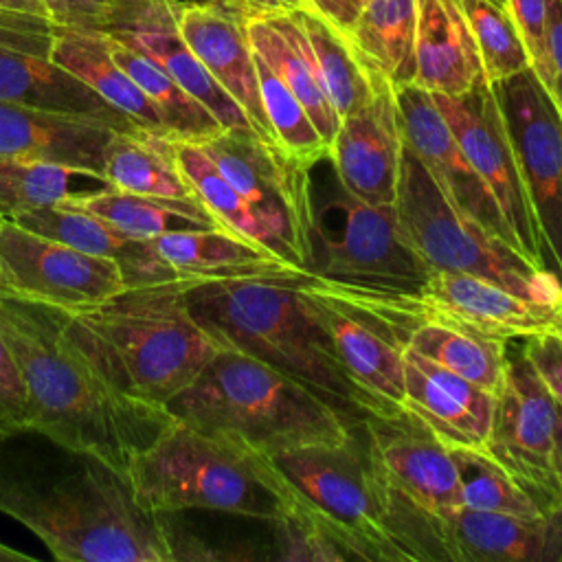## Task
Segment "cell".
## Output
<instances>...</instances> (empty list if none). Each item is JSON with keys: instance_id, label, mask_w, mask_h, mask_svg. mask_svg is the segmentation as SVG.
Here are the masks:
<instances>
[{"instance_id": "obj_3", "label": "cell", "mask_w": 562, "mask_h": 562, "mask_svg": "<svg viewBox=\"0 0 562 562\" xmlns=\"http://www.w3.org/2000/svg\"><path fill=\"white\" fill-rule=\"evenodd\" d=\"M72 474L44 481L0 470V512L61 562H176L182 536L140 507L123 472L79 454Z\"/></svg>"}, {"instance_id": "obj_17", "label": "cell", "mask_w": 562, "mask_h": 562, "mask_svg": "<svg viewBox=\"0 0 562 562\" xmlns=\"http://www.w3.org/2000/svg\"><path fill=\"white\" fill-rule=\"evenodd\" d=\"M369 70L371 97L340 119L327 160L349 195L369 204H393L404 149L395 86Z\"/></svg>"}, {"instance_id": "obj_52", "label": "cell", "mask_w": 562, "mask_h": 562, "mask_svg": "<svg viewBox=\"0 0 562 562\" xmlns=\"http://www.w3.org/2000/svg\"><path fill=\"white\" fill-rule=\"evenodd\" d=\"M171 2H178V4H224V7H228V0H171Z\"/></svg>"}, {"instance_id": "obj_8", "label": "cell", "mask_w": 562, "mask_h": 562, "mask_svg": "<svg viewBox=\"0 0 562 562\" xmlns=\"http://www.w3.org/2000/svg\"><path fill=\"white\" fill-rule=\"evenodd\" d=\"M393 209L402 237L430 272H463L527 299L562 301V281L461 213L406 145Z\"/></svg>"}, {"instance_id": "obj_5", "label": "cell", "mask_w": 562, "mask_h": 562, "mask_svg": "<svg viewBox=\"0 0 562 562\" xmlns=\"http://www.w3.org/2000/svg\"><path fill=\"white\" fill-rule=\"evenodd\" d=\"M165 408L180 424L268 459L340 441L353 426L314 389L233 349H220Z\"/></svg>"}, {"instance_id": "obj_14", "label": "cell", "mask_w": 562, "mask_h": 562, "mask_svg": "<svg viewBox=\"0 0 562 562\" xmlns=\"http://www.w3.org/2000/svg\"><path fill=\"white\" fill-rule=\"evenodd\" d=\"M112 259L81 252L4 220L0 226V290L66 312L123 290Z\"/></svg>"}, {"instance_id": "obj_35", "label": "cell", "mask_w": 562, "mask_h": 562, "mask_svg": "<svg viewBox=\"0 0 562 562\" xmlns=\"http://www.w3.org/2000/svg\"><path fill=\"white\" fill-rule=\"evenodd\" d=\"M402 345L492 395H496L503 384L509 345L505 340L452 325L422 323L404 336Z\"/></svg>"}, {"instance_id": "obj_23", "label": "cell", "mask_w": 562, "mask_h": 562, "mask_svg": "<svg viewBox=\"0 0 562 562\" xmlns=\"http://www.w3.org/2000/svg\"><path fill=\"white\" fill-rule=\"evenodd\" d=\"M496 395L404 349V402L448 446L483 448Z\"/></svg>"}, {"instance_id": "obj_4", "label": "cell", "mask_w": 562, "mask_h": 562, "mask_svg": "<svg viewBox=\"0 0 562 562\" xmlns=\"http://www.w3.org/2000/svg\"><path fill=\"white\" fill-rule=\"evenodd\" d=\"M270 461L353 560H446L439 516L386 483L360 422L340 441L307 443Z\"/></svg>"}, {"instance_id": "obj_47", "label": "cell", "mask_w": 562, "mask_h": 562, "mask_svg": "<svg viewBox=\"0 0 562 562\" xmlns=\"http://www.w3.org/2000/svg\"><path fill=\"white\" fill-rule=\"evenodd\" d=\"M305 2H307V9L323 15L327 22H331L345 35L353 26V22L362 9L360 0H305Z\"/></svg>"}, {"instance_id": "obj_48", "label": "cell", "mask_w": 562, "mask_h": 562, "mask_svg": "<svg viewBox=\"0 0 562 562\" xmlns=\"http://www.w3.org/2000/svg\"><path fill=\"white\" fill-rule=\"evenodd\" d=\"M228 7L250 18V15H263L274 11L307 9V2L305 0H228Z\"/></svg>"}, {"instance_id": "obj_53", "label": "cell", "mask_w": 562, "mask_h": 562, "mask_svg": "<svg viewBox=\"0 0 562 562\" xmlns=\"http://www.w3.org/2000/svg\"><path fill=\"white\" fill-rule=\"evenodd\" d=\"M22 15H31V13H18V11H4V9H0V22H9V20L22 18Z\"/></svg>"}, {"instance_id": "obj_2", "label": "cell", "mask_w": 562, "mask_h": 562, "mask_svg": "<svg viewBox=\"0 0 562 562\" xmlns=\"http://www.w3.org/2000/svg\"><path fill=\"white\" fill-rule=\"evenodd\" d=\"M303 272L189 279L184 301L220 349L241 351L292 375L358 424L367 411L384 408L345 371L301 288Z\"/></svg>"}, {"instance_id": "obj_50", "label": "cell", "mask_w": 562, "mask_h": 562, "mask_svg": "<svg viewBox=\"0 0 562 562\" xmlns=\"http://www.w3.org/2000/svg\"><path fill=\"white\" fill-rule=\"evenodd\" d=\"M35 558L29 553H22L4 542H0V562H33Z\"/></svg>"}, {"instance_id": "obj_7", "label": "cell", "mask_w": 562, "mask_h": 562, "mask_svg": "<svg viewBox=\"0 0 562 562\" xmlns=\"http://www.w3.org/2000/svg\"><path fill=\"white\" fill-rule=\"evenodd\" d=\"M125 476L136 503L154 514L211 509L272 522L299 503L268 457L176 419Z\"/></svg>"}, {"instance_id": "obj_6", "label": "cell", "mask_w": 562, "mask_h": 562, "mask_svg": "<svg viewBox=\"0 0 562 562\" xmlns=\"http://www.w3.org/2000/svg\"><path fill=\"white\" fill-rule=\"evenodd\" d=\"M187 281L125 285L68 312L116 386L138 400L165 406L220 351L187 307Z\"/></svg>"}, {"instance_id": "obj_45", "label": "cell", "mask_w": 562, "mask_h": 562, "mask_svg": "<svg viewBox=\"0 0 562 562\" xmlns=\"http://www.w3.org/2000/svg\"><path fill=\"white\" fill-rule=\"evenodd\" d=\"M55 24L86 31H103L114 0H44Z\"/></svg>"}, {"instance_id": "obj_46", "label": "cell", "mask_w": 562, "mask_h": 562, "mask_svg": "<svg viewBox=\"0 0 562 562\" xmlns=\"http://www.w3.org/2000/svg\"><path fill=\"white\" fill-rule=\"evenodd\" d=\"M555 103L562 108V0H547V81Z\"/></svg>"}, {"instance_id": "obj_20", "label": "cell", "mask_w": 562, "mask_h": 562, "mask_svg": "<svg viewBox=\"0 0 562 562\" xmlns=\"http://www.w3.org/2000/svg\"><path fill=\"white\" fill-rule=\"evenodd\" d=\"M178 29L211 77L244 110L255 134L277 145L259 94L246 15L224 4H178Z\"/></svg>"}, {"instance_id": "obj_42", "label": "cell", "mask_w": 562, "mask_h": 562, "mask_svg": "<svg viewBox=\"0 0 562 562\" xmlns=\"http://www.w3.org/2000/svg\"><path fill=\"white\" fill-rule=\"evenodd\" d=\"M29 430V406L18 362L0 336V439Z\"/></svg>"}, {"instance_id": "obj_54", "label": "cell", "mask_w": 562, "mask_h": 562, "mask_svg": "<svg viewBox=\"0 0 562 562\" xmlns=\"http://www.w3.org/2000/svg\"><path fill=\"white\" fill-rule=\"evenodd\" d=\"M492 2H496V4H503V7H505V0H492Z\"/></svg>"}, {"instance_id": "obj_29", "label": "cell", "mask_w": 562, "mask_h": 562, "mask_svg": "<svg viewBox=\"0 0 562 562\" xmlns=\"http://www.w3.org/2000/svg\"><path fill=\"white\" fill-rule=\"evenodd\" d=\"M151 244L182 279L303 272L224 228L169 231L151 237Z\"/></svg>"}, {"instance_id": "obj_16", "label": "cell", "mask_w": 562, "mask_h": 562, "mask_svg": "<svg viewBox=\"0 0 562 562\" xmlns=\"http://www.w3.org/2000/svg\"><path fill=\"white\" fill-rule=\"evenodd\" d=\"M371 454L391 487L435 516L461 509L450 446L404 406L367 411L360 419Z\"/></svg>"}, {"instance_id": "obj_33", "label": "cell", "mask_w": 562, "mask_h": 562, "mask_svg": "<svg viewBox=\"0 0 562 562\" xmlns=\"http://www.w3.org/2000/svg\"><path fill=\"white\" fill-rule=\"evenodd\" d=\"M105 44L112 59L151 101L162 121L165 132L173 140L200 143L224 132L220 121L182 86H178L154 59L110 35H105Z\"/></svg>"}, {"instance_id": "obj_40", "label": "cell", "mask_w": 562, "mask_h": 562, "mask_svg": "<svg viewBox=\"0 0 562 562\" xmlns=\"http://www.w3.org/2000/svg\"><path fill=\"white\" fill-rule=\"evenodd\" d=\"M457 4L465 15L479 50L483 75L490 83L531 68L527 46L507 7L492 0H457Z\"/></svg>"}, {"instance_id": "obj_31", "label": "cell", "mask_w": 562, "mask_h": 562, "mask_svg": "<svg viewBox=\"0 0 562 562\" xmlns=\"http://www.w3.org/2000/svg\"><path fill=\"white\" fill-rule=\"evenodd\" d=\"M103 178L110 187L127 193L200 202L178 167L171 136L116 132L105 156Z\"/></svg>"}, {"instance_id": "obj_34", "label": "cell", "mask_w": 562, "mask_h": 562, "mask_svg": "<svg viewBox=\"0 0 562 562\" xmlns=\"http://www.w3.org/2000/svg\"><path fill=\"white\" fill-rule=\"evenodd\" d=\"M68 202L99 215L125 235L140 239H151L156 235L180 228H222L200 202L127 193L110 184L70 198Z\"/></svg>"}, {"instance_id": "obj_39", "label": "cell", "mask_w": 562, "mask_h": 562, "mask_svg": "<svg viewBox=\"0 0 562 562\" xmlns=\"http://www.w3.org/2000/svg\"><path fill=\"white\" fill-rule=\"evenodd\" d=\"M255 66L263 112L272 130L274 143L288 156L314 169L321 160H327V143L321 138L318 130L314 127L310 114L305 112L296 94L259 55H255Z\"/></svg>"}, {"instance_id": "obj_1", "label": "cell", "mask_w": 562, "mask_h": 562, "mask_svg": "<svg viewBox=\"0 0 562 562\" xmlns=\"http://www.w3.org/2000/svg\"><path fill=\"white\" fill-rule=\"evenodd\" d=\"M0 336L24 380L29 430L70 454L127 474L173 424L165 406L116 386L66 310L0 290Z\"/></svg>"}, {"instance_id": "obj_55", "label": "cell", "mask_w": 562, "mask_h": 562, "mask_svg": "<svg viewBox=\"0 0 562 562\" xmlns=\"http://www.w3.org/2000/svg\"><path fill=\"white\" fill-rule=\"evenodd\" d=\"M2 222H4V217H2V215H0V226H2Z\"/></svg>"}, {"instance_id": "obj_37", "label": "cell", "mask_w": 562, "mask_h": 562, "mask_svg": "<svg viewBox=\"0 0 562 562\" xmlns=\"http://www.w3.org/2000/svg\"><path fill=\"white\" fill-rule=\"evenodd\" d=\"M81 182L105 180L99 173L61 165L0 156V215L4 220H13L20 213L59 204L92 191L83 189Z\"/></svg>"}, {"instance_id": "obj_43", "label": "cell", "mask_w": 562, "mask_h": 562, "mask_svg": "<svg viewBox=\"0 0 562 562\" xmlns=\"http://www.w3.org/2000/svg\"><path fill=\"white\" fill-rule=\"evenodd\" d=\"M505 7L522 35L533 72L544 83L547 81V0H505Z\"/></svg>"}, {"instance_id": "obj_15", "label": "cell", "mask_w": 562, "mask_h": 562, "mask_svg": "<svg viewBox=\"0 0 562 562\" xmlns=\"http://www.w3.org/2000/svg\"><path fill=\"white\" fill-rule=\"evenodd\" d=\"M53 29L55 22L42 15L0 22V101L99 119L121 132H145L50 59Z\"/></svg>"}, {"instance_id": "obj_19", "label": "cell", "mask_w": 562, "mask_h": 562, "mask_svg": "<svg viewBox=\"0 0 562 562\" xmlns=\"http://www.w3.org/2000/svg\"><path fill=\"white\" fill-rule=\"evenodd\" d=\"M154 59L178 86L198 99L224 130L255 132L244 110L211 77L178 29V2L114 0L101 31Z\"/></svg>"}, {"instance_id": "obj_51", "label": "cell", "mask_w": 562, "mask_h": 562, "mask_svg": "<svg viewBox=\"0 0 562 562\" xmlns=\"http://www.w3.org/2000/svg\"><path fill=\"white\" fill-rule=\"evenodd\" d=\"M555 472L562 485V406H560V415H558V430H555Z\"/></svg>"}, {"instance_id": "obj_13", "label": "cell", "mask_w": 562, "mask_h": 562, "mask_svg": "<svg viewBox=\"0 0 562 562\" xmlns=\"http://www.w3.org/2000/svg\"><path fill=\"white\" fill-rule=\"evenodd\" d=\"M432 99L459 140L465 158L496 200L516 250L536 266L547 268L542 239L520 173L518 156L492 83L483 81L459 97L432 94Z\"/></svg>"}, {"instance_id": "obj_10", "label": "cell", "mask_w": 562, "mask_h": 562, "mask_svg": "<svg viewBox=\"0 0 562 562\" xmlns=\"http://www.w3.org/2000/svg\"><path fill=\"white\" fill-rule=\"evenodd\" d=\"M558 415L560 404L522 353L520 342L512 340L483 448L533 496L544 514H555L562 507V485L555 472Z\"/></svg>"}, {"instance_id": "obj_22", "label": "cell", "mask_w": 562, "mask_h": 562, "mask_svg": "<svg viewBox=\"0 0 562 562\" xmlns=\"http://www.w3.org/2000/svg\"><path fill=\"white\" fill-rule=\"evenodd\" d=\"M301 288L310 296L323 327L327 329L334 349L351 375L384 411L397 408L404 402V347L358 316L303 272Z\"/></svg>"}, {"instance_id": "obj_30", "label": "cell", "mask_w": 562, "mask_h": 562, "mask_svg": "<svg viewBox=\"0 0 562 562\" xmlns=\"http://www.w3.org/2000/svg\"><path fill=\"white\" fill-rule=\"evenodd\" d=\"M173 151L193 195L224 231L270 250L288 266L301 270L281 233L228 184L198 143L173 140Z\"/></svg>"}, {"instance_id": "obj_28", "label": "cell", "mask_w": 562, "mask_h": 562, "mask_svg": "<svg viewBox=\"0 0 562 562\" xmlns=\"http://www.w3.org/2000/svg\"><path fill=\"white\" fill-rule=\"evenodd\" d=\"M50 59L90 86L101 99L121 110L140 130L169 136L151 101L112 59L103 33L55 24Z\"/></svg>"}, {"instance_id": "obj_56", "label": "cell", "mask_w": 562, "mask_h": 562, "mask_svg": "<svg viewBox=\"0 0 562 562\" xmlns=\"http://www.w3.org/2000/svg\"><path fill=\"white\" fill-rule=\"evenodd\" d=\"M558 110H560V116H562V108L560 105H558Z\"/></svg>"}, {"instance_id": "obj_38", "label": "cell", "mask_w": 562, "mask_h": 562, "mask_svg": "<svg viewBox=\"0 0 562 562\" xmlns=\"http://www.w3.org/2000/svg\"><path fill=\"white\" fill-rule=\"evenodd\" d=\"M457 479L459 505L472 512H494L512 516H549L533 496L496 461L485 448L450 446Z\"/></svg>"}, {"instance_id": "obj_49", "label": "cell", "mask_w": 562, "mask_h": 562, "mask_svg": "<svg viewBox=\"0 0 562 562\" xmlns=\"http://www.w3.org/2000/svg\"><path fill=\"white\" fill-rule=\"evenodd\" d=\"M0 9L4 11H18V13H31V15H42L50 18L48 7L44 0H0ZM53 20V18H50Z\"/></svg>"}, {"instance_id": "obj_32", "label": "cell", "mask_w": 562, "mask_h": 562, "mask_svg": "<svg viewBox=\"0 0 562 562\" xmlns=\"http://www.w3.org/2000/svg\"><path fill=\"white\" fill-rule=\"evenodd\" d=\"M415 26L417 0H367L347 40L367 68L404 86L415 79Z\"/></svg>"}, {"instance_id": "obj_21", "label": "cell", "mask_w": 562, "mask_h": 562, "mask_svg": "<svg viewBox=\"0 0 562 562\" xmlns=\"http://www.w3.org/2000/svg\"><path fill=\"white\" fill-rule=\"evenodd\" d=\"M116 132L121 130L99 119L0 101V156L103 176L105 156Z\"/></svg>"}, {"instance_id": "obj_41", "label": "cell", "mask_w": 562, "mask_h": 562, "mask_svg": "<svg viewBox=\"0 0 562 562\" xmlns=\"http://www.w3.org/2000/svg\"><path fill=\"white\" fill-rule=\"evenodd\" d=\"M279 558L288 562H345L351 551L321 520V516L299 498L283 516L272 520Z\"/></svg>"}, {"instance_id": "obj_27", "label": "cell", "mask_w": 562, "mask_h": 562, "mask_svg": "<svg viewBox=\"0 0 562 562\" xmlns=\"http://www.w3.org/2000/svg\"><path fill=\"white\" fill-rule=\"evenodd\" d=\"M246 31L255 55H259L296 94L329 147L338 132L340 116L323 88L307 35L294 11L250 15L246 18Z\"/></svg>"}, {"instance_id": "obj_26", "label": "cell", "mask_w": 562, "mask_h": 562, "mask_svg": "<svg viewBox=\"0 0 562 562\" xmlns=\"http://www.w3.org/2000/svg\"><path fill=\"white\" fill-rule=\"evenodd\" d=\"M483 81L479 50L457 0H417L413 83L459 97Z\"/></svg>"}, {"instance_id": "obj_11", "label": "cell", "mask_w": 562, "mask_h": 562, "mask_svg": "<svg viewBox=\"0 0 562 562\" xmlns=\"http://www.w3.org/2000/svg\"><path fill=\"white\" fill-rule=\"evenodd\" d=\"M514 143L547 268L562 281V116L555 99L525 68L492 83Z\"/></svg>"}, {"instance_id": "obj_12", "label": "cell", "mask_w": 562, "mask_h": 562, "mask_svg": "<svg viewBox=\"0 0 562 562\" xmlns=\"http://www.w3.org/2000/svg\"><path fill=\"white\" fill-rule=\"evenodd\" d=\"M228 184L285 239L305 270L312 226V167L288 156L255 132L224 130L198 143Z\"/></svg>"}, {"instance_id": "obj_18", "label": "cell", "mask_w": 562, "mask_h": 562, "mask_svg": "<svg viewBox=\"0 0 562 562\" xmlns=\"http://www.w3.org/2000/svg\"><path fill=\"white\" fill-rule=\"evenodd\" d=\"M395 101L402 140L422 160L441 193L461 213L516 248L496 200L465 158L432 94L411 81L395 86Z\"/></svg>"}, {"instance_id": "obj_36", "label": "cell", "mask_w": 562, "mask_h": 562, "mask_svg": "<svg viewBox=\"0 0 562 562\" xmlns=\"http://www.w3.org/2000/svg\"><path fill=\"white\" fill-rule=\"evenodd\" d=\"M299 18L323 88L342 119L371 97V70L360 61L347 35L312 9L294 11Z\"/></svg>"}, {"instance_id": "obj_24", "label": "cell", "mask_w": 562, "mask_h": 562, "mask_svg": "<svg viewBox=\"0 0 562 562\" xmlns=\"http://www.w3.org/2000/svg\"><path fill=\"white\" fill-rule=\"evenodd\" d=\"M13 222L31 233L68 244L81 252L112 259L119 266L125 285L182 279L158 255L151 239L130 237L99 215L68 200L20 213L13 217Z\"/></svg>"}, {"instance_id": "obj_25", "label": "cell", "mask_w": 562, "mask_h": 562, "mask_svg": "<svg viewBox=\"0 0 562 562\" xmlns=\"http://www.w3.org/2000/svg\"><path fill=\"white\" fill-rule=\"evenodd\" d=\"M443 531L450 562H562V507L549 516L457 509Z\"/></svg>"}, {"instance_id": "obj_44", "label": "cell", "mask_w": 562, "mask_h": 562, "mask_svg": "<svg viewBox=\"0 0 562 562\" xmlns=\"http://www.w3.org/2000/svg\"><path fill=\"white\" fill-rule=\"evenodd\" d=\"M518 342L549 393L562 406V331H551Z\"/></svg>"}, {"instance_id": "obj_57", "label": "cell", "mask_w": 562, "mask_h": 562, "mask_svg": "<svg viewBox=\"0 0 562 562\" xmlns=\"http://www.w3.org/2000/svg\"><path fill=\"white\" fill-rule=\"evenodd\" d=\"M360 2H362V4H364V2H367V0H360Z\"/></svg>"}, {"instance_id": "obj_9", "label": "cell", "mask_w": 562, "mask_h": 562, "mask_svg": "<svg viewBox=\"0 0 562 562\" xmlns=\"http://www.w3.org/2000/svg\"><path fill=\"white\" fill-rule=\"evenodd\" d=\"M305 272L336 283L417 290L430 268L400 233L393 204H369L340 184L325 202L312 198Z\"/></svg>"}]
</instances>
